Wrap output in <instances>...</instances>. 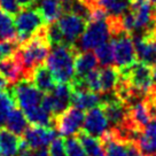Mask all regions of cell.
Masks as SVG:
<instances>
[{
  "instance_id": "obj_1",
  "label": "cell",
  "mask_w": 156,
  "mask_h": 156,
  "mask_svg": "<svg viewBox=\"0 0 156 156\" xmlns=\"http://www.w3.org/2000/svg\"><path fill=\"white\" fill-rule=\"evenodd\" d=\"M79 52L76 45L62 44L54 46L46 60L56 84L69 83L75 77V58Z\"/></svg>"
},
{
  "instance_id": "obj_2",
  "label": "cell",
  "mask_w": 156,
  "mask_h": 156,
  "mask_svg": "<svg viewBox=\"0 0 156 156\" xmlns=\"http://www.w3.org/2000/svg\"><path fill=\"white\" fill-rule=\"evenodd\" d=\"M49 46L51 45L46 38V27L28 41L20 44L16 54L23 64L25 77L28 79L31 77L34 69L43 64L47 60L49 54Z\"/></svg>"
},
{
  "instance_id": "obj_3",
  "label": "cell",
  "mask_w": 156,
  "mask_h": 156,
  "mask_svg": "<svg viewBox=\"0 0 156 156\" xmlns=\"http://www.w3.org/2000/svg\"><path fill=\"white\" fill-rule=\"evenodd\" d=\"M119 73L121 77L124 78L132 87L136 88L145 97H147L154 90L155 76L151 64L138 60L131 67L119 70Z\"/></svg>"
},
{
  "instance_id": "obj_4",
  "label": "cell",
  "mask_w": 156,
  "mask_h": 156,
  "mask_svg": "<svg viewBox=\"0 0 156 156\" xmlns=\"http://www.w3.org/2000/svg\"><path fill=\"white\" fill-rule=\"evenodd\" d=\"M15 28L20 44L28 41L47 25L38 8H22L15 16Z\"/></svg>"
},
{
  "instance_id": "obj_5",
  "label": "cell",
  "mask_w": 156,
  "mask_h": 156,
  "mask_svg": "<svg viewBox=\"0 0 156 156\" xmlns=\"http://www.w3.org/2000/svg\"><path fill=\"white\" fill-rule=\"evenodd\" d=\"M110 37L112 31L107 19L92 20L87 22L84 34L76 43V47L79 52L92 51L106 41H109Z\"/></svg>"
},
{
  "instance_id": "obj_6",
  "label": "cell",
  "mask_w": 156,
  "mask_h": 156,
  "mask_svg": "<svg viewBox=\"0 0 156 156\" xmlns=\"http://www.w3.org/2000/svg\"><path fill=\"white\" fill-rule=\"evenodd\" d=\"M10 92L17 107L23 112L40 106L45 94L28 78H23L15 83L14 86L10 88Z\"/></svg>"
},
{
  "instance_id": "obj_7",
  "label": "cell",
  "mask_w": 156,
  "mask_h": 156,
  "mask_svg": "<svg viewBox=\"0 0 156 156\" xmlns=\"http://www.w3.org/2000/svg\"><path fill=\"white\" fill-rule=\"evenodd\" d=\"M115 51V64L119 70L131 67L138 61L132 34L123 31L112 37Z\"/></svg>"
},
{
  "instance_id": "obj_8",
  "label": "cell",
  "mask_w": 156,
  "mask_h": 156,
  "mask_svg": "<svg viewBox=\"0 0 156 156\" xmlns=\"http://www.w3.org/2000/svg\"><path fill=\"white\" fill-rule=\"evenodd\" d=\"M84 121L85 112L83 109L73 106L55 116V129L64 138L76 136L83 129Z\"/></svg>"
},
{
  "instance_id": "obj_9",
  "label": "cell",
  "mask_w": 156,
  "mask_h": 156,
  "mask_svg": "<svg viewBox=\"0 0 156 156\" xmlns=\"http://www.w3.org/2000/svg\"><path fill=\"white\" fill-rule=\"evenodd\" d=\"M58 23L64 37V44L76 45L77 40L86 29L87 21L73 13L63 12L58 17Z\"/></svg>"
},
{
  "instance_id": "obj_10",
  "label": "cell",
  "mask_w": 156,
  "mask_h": 156,
  "mask_svg": "<svg viewBox=\"0 0 156 156\" xmlns=\"http://www.w3.org/2000/svg\"><path fill=\"white\" fill-rule=\"evenodd\" d=\"M131 10L136 19V31L156 29L154 15L155 6L149 0H132Z\"/></svg>"
},
{
  "instance_id": "obj_11",
  "label": "cell",
  "mask_w": 156,
  "mask_h": 156,
  "mask_svg": "<svg viewBox=\"0 0 156 156\" xmlns=\"http://www.w3.org/2000/svg\"><path fill=\"white\" fill-rule=\"evenodd\" d=\"M109 130H110V125L102 106L88 109L87 114L85 115L83 131L101 139Z\"/></svg>"
},
{
  "instance_id": "obj_12",
  "label": "cell",
  "mask_w": 156,
  "mask_h": 156,
  "mask_svg": "<svg viewBox=\"0 0 156 156\" xmlns=\"http://www.w3.org/2000/svg\"><path fill=\"white\" fill-rule=\"evenodd\" d=\"M56 134L58 130L53 126L32 125L23 133V140L31 148H43L48 146Z\"/></svg>"
},
{
  "instance_id": "obj_13",
  "label": "cell",
  "mask_w": 156,
  "mask_h": 156,
  "mask_svg": "<svg viewBox=\"0 0 156 156\" xmlns=\"http://www.w3.org/2000/svg\"><path fill=\"white\" fill-rule=\"evenodd\" d=\"M48 93L52 99L54 116H58V114L63 112L70 107L73 100V87L70 82L55 84L54 88Z\"/></svg>"
},
{
  "instance_id": "obj_14",
  "label": "cell",
  "mask_w": 156,
  "mask_h": 156,
  "mask_svg": "<svg viewBox=\"0 0 156 156\" xmlns=\"http://www.w3.org/2000/svg\"><path fill=\"white\" fill-rule=\"evenodd\" d=\"M0 73L9 80V83L13 84L17 83L23 78H27L23 64L16 53L10 58L0 61Z\"/></svg>"
},
{
  "instance_id": "obj_15",
  "label": "cell",
  "mask_w": 156,
  "mask_h": 156,
  "mask_svg": "<svg viewBox=\"0 0 156 156\" xmlns=\"http://www.w3.org/2000/svg\"><path fill=\"white\" fill-rule=\"evenodd\" d=\"M129 118L136 127L144 130L153 121L147 99H142L129 107Z\"/></svg>"
},
{
  "instance_id": "obj_16",
  "label": "cell",
  "mask_w": 156,
  "mask_h": 156,
  "mask_svg": "<svg viewBox=\"0 0 156 156\" xmlns=\"http://www.w3.org/2000/svg\"><path fill=\"white\" fill-rule=\"evenodd\" d=\"M136 145L144 156H156V119H153L142 130Z\"/></svg>"
},
{
  "instance_id": "obj_17",
  "label": "cell",
  "mask_w": 156,
  "mask_h": 156,
  "mask_svg": "<svg viewBox=\"0 0 156 156\" xmlns=\"http://www.w3.org/2000/svg\"><path fill=\"white\" fill-rule=\"evenodd\" d=\"M23 138L0 127V156H17Z\"/></svg>"
},
{
  "instance_id": "obj_18",
  "label": "cell",
  "mask_w": 156,
  "mask_h": 156,
  "mask_svg": "<svg viewBox=\"0 0 156 156\" xmlns=\"http://www.w3.org/2000/svg\"><path fill=\"white\" fill-rule=\"evenodd\" d=\"M30 80L44 93L51 92L55 86V84H56L51 69L47 67V64L44 63L34 69V71L31 73V77H30Z\"/></svg>"
},
{
  "instance_id": "obj_19",
  "label": "cell",
  "mask_w": 156,
  "mask_h": 156,
  "mask_svg": "<svg viewBox=\"0 0 156 156\" xmlns=\"http://www.w3.org/2000/svg\"><path fill=\"white\" fill-rule=\"evenodd\" d=\"M132 0H94L93 6L102 9L108 17H122L131 8Z\"/></svg>"
},
{
  "instance_id": "obj_20",
  "label": "cell",
  "mask_w": 156,
  "mask_h": 156,
  "mask_svg": "<svg viewBox=\"0 0 156 156\" xmlns=\"http://www.w3.org/2000/svg\"><path fill=\"white\" fill-rule=\"evenodd\" d=\"M75 107L88 110L91 108L101 106L103 103L102 97L99 93L92 92L90 90H84V91H73V100H71Z\"/></svg>"
},
{
  "instance_id": "obj_21",
  "label": "cell",
  "mask_w": 156,
  "mask_h": 156,
  "mask_svg": "<svg viewBox=\"0 0 156 156\" xmlns=\"http://www.w3.org/2000/svg\"><path fill=\"white\" fill-rule=\"evenodd\" d=\"M98 61L95 53L91 51L78 52L75 58V77L83 78L90 71L98 68Z\"/></svg>"
},
{
  "instance_id": "obj_22",
  "label": "cell",
  "mask_w": 156,
  "mask_h": 156,
  "mask_svg": "<svg viewBox=\"0 0 156 156\" xmlns=\"http://www.w3.org/2000/svg\"><path fill=\"white\" fill-rule=\"evenodd\" d=\"M5 126L7 130L13 132L17 136H23L25 130L29 127V121L25 116L24 112L21 108L15 107L12 112L8 114L6 119Z\"/></svg>"
},
{
  "instance_id": "obj_23",
  "label": "cell",
  "mask_w": 156,
  "mask_h": 156,
  "mask_svg": "<svg viewBox=\"0 0 156 156\" xmlns=\"http://www.w3.org/2000/svg\"><path fill=\"white\" fill-rule=\"evenodd\" d=\"M106 156H130L127 144L112 136L110 130L101 138Z\"/></svg>"
},
{
  "instance_id": "obj_24",
  "label": "cell",
  "mask_w": 156,
  "mask_h": 156,
  "mask_svg": "<svg viewBox=\"0 0 156 156\" xmlns=\"http://www.w3.org/2000/svg\"><path fill=\"white\" fill-rule=\"evenodd\" d=\"M38 10L41 13L46 23L58 21L63 13V5L61 0H39Z\"/></svg>"
},
{
  "instance_id": "obj_25",
  "label": "cell",
  "mask_w": 156,
  "mask_h": 156,
  "mask_svg": "<svg viewBox=\"0 0 156 156\" xmlns=\"http://www.w3.org/2000/svg\"><path fill=\"white\" fill-rule=\"evenodd\" d=\"M24 114L29 123H31L32 125L55 127V116L48 110H46L41 105L30 110H27L24 112Z\"/></svg>"
},
{
  "instance_id": "obj_26",
  "label": "cell",
  "mask_w": 156,
  "mask_h": 156,
  "mask_svg": "<svg viewBox=\"0 0 156 156\" xmlns=\"http://www.w3.org/2000/svg\"><path fill=\"white\" fill-rule=\"evenodd\" d=\"M119 70L114 66H106L100 70V79H101V87L102 93H114L119 82Z\"/></svg>"
},
{
  "instance_id": "obj_27",
  "label": "cell",
  "mask_w": 156,
  "mask_h": 156,
  "mask_svg": "<svg viewBox=\"0 0 156 156\" xmlns=\"http://www.w3.org/2000/svg\"><path fill=\"white\" fill-rule=\"evenodd\" d=\"M77 138L79 139L80 144L83 145L84 149L86 151L87 156H103L105 155V151H103V144L102 140L100 138L93 136L88 134L83 130L79 131L76 134Z\"/></svg>"
},
{
  "instance_id": "obj_28",
  "label": "cell",
  "mask_w": 156,
  "mask_h": 156,
  "mask_svg": "<svg viewBox=\"0 0 156 156\" xmlns=\"http://www.w3.org/2000/svg\"><path fill=\"white\" fill-rule=\"evenodd\" d=\"M5 40H17V32L13 16L0 8V41Z\"/></svg>"
},
{
  "instance_id": "obj_29",
  "label": "cell",
  "mask_w": 156,
  "mask_h": 156,
  "mask_svg": "<svg viewBox=\"0 0 156 156\" xmlns=\"http://www.w3.org/2000/svg\"><path fill=\"white\" fill-rule=\"evenodd\" d=\"M15 107H17V105L15 102L13 94L8 91H2L0 92V127L5 126L7 116Z\"/></svg>"
},
{
  "instance_id": "obj_30",
  "label": "cell",
  "mask_w": 156,
  "mask_h": 156,
  "mask_svg": "<svg viewBox=\"0 0 156 156\" xmlns=\"http://www.w3.org/2000/svg\"><path fill=\"white\" fill-rule=\"evenodd\" d=\"M95 55L99 63L102 67L112 66L115 63V51H114V41H106L105 44L98 46L95 48Z\"/></svg>"
},
{
  "instance_id": "obj_31",
  "label": "cell",
  "mask_w": 156,
  "mask_h": 156,
  "mask_svg": "<svg viewBox=\"0 0 156 156\" xmlns=\"http://www.w3.org/2000/svg\"><path fill=\"white\" fill-rule=\"evenodd\" d=\"M46 38H47L49 45L52 47L64 44L63 34H62V31L58 27V21L48 23L46 25Z\"/></svg>"
},
{
  "instance_id": "obj_32",
  "label": "cell",
  "mask_w": 156,
  "mask_h": 156,
  "mask_svg": "<svg viewBox=\"0 0 156 156\" xmlns=\"http://www.w3.org/2000/svg\"><path fill=\"white\" fill-rule=\"evenodd\" d=\"M64 141H66V149L68 156H87L77 136H66Z\"/></svg>"
},
{
  "instance_id": "obj_33",
  "label": "cell",
  "mask_w": 156,
  "mask_h": 156,
  "mask_svg": "<svg viewBox=\"0 0 156 156\" xmlns=\"http://www.w3.org/2000/svg\"><path fill=\"white\" fill-rule=\"evenodd\" d=\"M84 82L86 84V87L95 93H102V87H101V79H100V69H94L90 71L87 75L83 77Z\"/></svg>"
},
{
  "instance_id": "obj_34",
  "label": "cell",
  "mask_w": 156,
  "mask_h": 156,
  "mask_svg": "<svg viewBox=\"0 0 156 156\" xmlns=\"http://www.w3.org/2000/svg\"><path fill=\"white\" fill-rule=\"evenodd\" d=\"M20 47L17 40H5L0 41V61L13 56Z\"/></svg>"
},
{
  "instance_id": "obj_35",
  "label": "cell",
  "mask_w": 156,
  "mask_h": 156,
  "mask_svg": "<svg viewBox=\"0 0 156 156\" xmlns=\"http://www.w3.org/2000/svg\"><path fill=\"white\" fill-rule=\"evenodd\" d=\"M48 154L49 156H68L64 139L60 138V136L54 138L49 144Z\"/></svg>"
},
{
  "instance_id": "obj_36",
  "label": "cell",
  "mask_w": 156,
  "mask_h": 156,
  "mask_svg": "<svg viewBox=\"0 0 156 156\" xmlns=\"http://www.w3.org/2000/svg\"><path fill=\"white\" fill-rule=\"evenodd\" d=\"M17 156H49V154L48 149L46 147H43V148H31L23 140Z\"/></svg>"
},
{
  "instance_id": "obj_37",
  "label": "cell",
  "mask_w": 156,
  "mask_h": 156,
  "mask_svg": "<svg viewBox=\"0 0 156 156\" xmlns=\"http://www.w3.org/2000/svg\"><path fill=\"white\" fill-rule=\"evenodd\" d=\"M0 8L12 16H16L21 10V6L17 0H0Z\"/></svg>"
},
{
  "instance_id": "obj_38",
  "label": "cell",
  "mask_w": 156,
  "mask_h": 156,
  "mask_svg": "<svg viewBox=\"0 0 156 156\" xmlns=\"http://www.w3.org/2000/svg\"><path fill=\"white\" fill-rule=\"evenodd\" d=\"M8 85H9V80L0 73V92L7 91L8 90Z\"/></svg>"
},
{
  "instance_id": "obj_39",
  "label": "cell",
  "mask_w": 156,
  "mask_h": 156,
  "mask_svg": "<svg viewBox=\"0 0 156 156\" xmlns=\"http://www.w3.org/2000/svg\"><path fill=\"white\" fill-rule=\"evenodd\" d=\"M17 2L21 6V8H29L37 2V0H17Z\"/></svg>"
},
{
  "instance_id": "obj_40",
  "label": "cell",
  "mask_w": 156,
  "mask_h": 156,
  "mask_svg": "<svg viewBox=\"0 0 156 156\" xmlns=\"http://www.w3.org/2000/svg\"><path fill=\"white\" fill-rule=\"evenodd\" d=\"M153 70H154V76H155V82H156V61L155 63L153 64Z\"/></svg>"
},
{
  "instance_id": "obj_41",
  "label": "cell",
  "mask_w": 156,
  "mask_h": 156,
  "mask_svg": "<svg viewBox=\"0 0 156 156\" xmlns=\"http://www.w3.org/2000/svg\"><path fill=\"white\" fill-rule=\"evenodd\" d=\"M85 1H87V2L90 4V5H92V6H93V1H94V0H85ZM93 7H94V6H93Z\"/></svg>"
},
{
  "instance_id": "obj_42",
  "label": "cell",
  "mask_w": 156,
  "mask_h": 156,
  "mask_svg": "<svg viewBox=\"0 0 156 156\" xmlns=\"http://www.w3.org/2000/svg\"><path fill=\"white\" fill-rule=\"evenodd\" d=\"M151 4H153V5L156 7V0H151Z\"/></svg>"
},
{
  "instance_id": "obj_43",
  "label": "cell",
  "mask_w": 156,
  "mask_h": 156,
  "mask_svg": "<svg viewBox=\"0 0 156 156\" xmlns=\"http://www.w3.org/2000/svg\"><path fill=\"white\" fill-rule=\"evenodd\" d=\"M154 21H155V27H156V9H155V15H154Z\"/></svg>"
},
{
  "instance_id": "obj_44",
  "label": "cell",
  "mask_w": 156,
  "mask_h": 156,
  "mask_svg": "<svg viewBox=\"0 0 156 156\" xmlns=\"http://www.w3.org/2000/svg\"><path fill=\"white\" fill-rule=\"evenodd\" d=\"M62 2H67V1H70V0H61Z\"/></svg>"
},
{
  "instance_id": "obj_45",
  "label": "cell",
  "mask_w": 156,
  "mask_h": 156,
  "mask_svg": "<svg viewBox=\"0 0 156 156\" xmlns=\"http://www.w3.org/2000/svg\"><path fill=\"white\" fill-rule=\"evenodd\" d=\"M37 1H39V0H37Z\"/></svg>"
}]
</instances>
